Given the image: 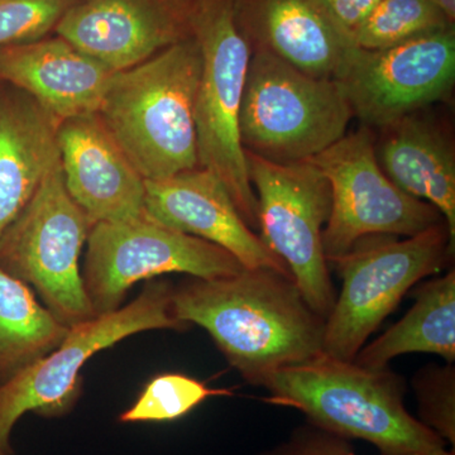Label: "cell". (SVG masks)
<instances>
[{"label":"cell","instance_id":"15","mask_svg":"<svg viewBox=\"0 0 455 455\" xmlns=\"http://www.w3.org/2000/svg\"><path fill=\"white\" fill-rule=\"evenodd\" d=\"M57 145L66 190L92 226L142 217L145 179L98 113L60 122Z\"/></svg>","mask_w":455,"mask_h":455},{"label":"cell","instance_id":"20","mask_svg":"<svg viewBox=\"0 0 455 455\" xmlns=\"http://www.w3.org/2000/svg\"><path fill=\"white\" fill-rule=\"evenodd\" d=\"M415 304L405 316L376 339L364 344L355 362L385 368L392 359L410 353H429L455 361V271L425 281L414 291Z\"/></svg>","mask_w":455,"mask_h":455},{"label":"cell","instance_id":"4","mask_svg":"<svg viewBox=\"0 0 455 455\" xmlns=\"http://www.w3.org/2000/svg\"><path fill=\"white\" fill-rule=\"evenodd\" d=\"M191 32L202 52L196 100L197 161L220 179L251 229L257 199L239 132L250 44L236 25L232 0H193Z\"/></svg>","mask_w":455,"mask_h":455},{"label":"cell","instance_id":"5","mask_svg":"<svg viewBox=\"0 0 455 455\" xmlns=\"http://www.w3.org/2000/svg\"><path fill=\"white\" fill-rule=\"evenodd\" d=\"M454 253L444 220L411 236L372 235L329 262L341 278L325 319L323 352L355 361L371 335L425 277L444 268Z\"/></svg>","mask_w":455,"mask_h":455},{"label":"cell","instance_id":"23","mask_svg":"<svg viewBox=\"0 0 455 455\" xmlns=\"http://www.w3.org/2000/svg\"><path fill=\"white\" fill-rule=\"evenodd\" d=\"M232 395L224 388L209 387L187 374L163 373L147 383L136 403L119 415V421L124 424L175 421L208 398Z\"/></svg>","mask_w":455,"mask_h":455},{"label":"cell","instance_id":"22","mask_svg":"<svg viewBox=\"0 0 455 455\" xmlns=\"http://www.w3.org/2000/svg\"><path fill=\"white\" fill-rule=\"evenodd\" d=\"M451 26L431 0H381L353 40L362 50H383Z\"/></svg>","mask_w":455,"mask_h":455},{"label":"cell","instance_id":"10","mask_svg":"<svg viewBox=\"0 0 455 455\" xmlns=\"http://www.w3.org/2000/svg\"><path fill=\"white\" fill-rule=\"evenodd\" d=\"M84 286L95 316L119 309L140 281L166 274L214 280L244 267L220 245L185 235L145 217L101 221L86 239Z\"/></svg>","mask_w":455,"mask_h":455},{"label":"cell","instance_id":"17","mask_svg":"<svg viewBox=\"0 0 455 455\" xmlns=\"http://www.w3.org/2000/svg\"><path fill=\"white\" fill-rule=\"evenodd\" d=\"M114 74L59 36L0 49V83L23 90L60 122L97 113Z\"/></svg>","mask_w":455,"mask_h":455},{"label":"cell","instance_id":"14","mask_svg":"<svg viewBox=\"0 0 455 455\" xmlns=\"http://www.w3.org/2000/svg\"><path fill=\"white\" fill-rule=\"evenodd\" d=\"M143 214L171 229L220 245L244 268L275 269L291 276L283 260L248 227L212 171L197 166L170 178L145 180Z\"/></svg>","mask_w":455,"mask_h":455},{"label":"cell","instance_id":"25","mask_svg":"<svg viewBox=\"0 0 455 455\" xmlns=\"http://www.w3.org/2000/svg\"><path fill=\"white\" fill-rule=\"evenodd\" d=\"M76 2L0 0V49L46 38Z\"/></svg>","mask_w":455,"mask_h":455},{"label":"cell","instance_id":"18","mask_svg":"<svg viewBox=\"0 0 455 455\" xmlns=\"http://www.w3.org/2000/svg\"><path fill=\"white\" fill-rule=\"evenodd\" d=\"M59 124L31 95L0 83V235L59 163Z\"/></svg>","mask_w":455,"mask_h":455},{"label":"cell","instance_id":"30","mask_svg":"<svg viewBox=\"0 0 455 455\" xmlns=\"http://www.w3.org/2000/svg\"><path fill=\"white\" fill-rule=\"evenodd\" d=\"M436 455H455V451L454 449H451V451H448V449H443V451Z\"/></svg>","mask_w":455,"mask_h":455},{"label":"cell","instance_id":"6","mask_svg":"<svg viewBox=\"0 0 455 455\" xmlns=\"http://www.w3.org/2000/svg\"><path fill=\"white\" fill-rule=\"evenodd\" d=\"M352 118L335 80L253 51L239 113L244 151L274 163H304L346 136Z\"/></svg>","mask_w":455,"mask_h":455},{"label":"cell","instance_id":"29","mask_svg":"<svg viewBox=\"0 0 455 455\" xmlns=\"http://www.w3.org/2000/svg\"><path fill=\"white\" fill-rule=\"evenodd\" d=\"M12 448L5 447L3 443H0V455H12Z\"/></svg>","mask_w":455,"mask_h":455},{"label":"cell","instance_id":"11","mask_svg":"<svg viewBox=\"0 0 455 455\" xmlns=\"http://www.w3.org/2000/svg\"><path fill=\"white\" fill-rule=\"evenodd\" d=\"M309 161L331 187L323 232L328 263L367 236H411L444 220L433 205L407 196L383 172L371 128L346 134Z\"/></svg>","mask_w":455,"mask_h":455},{"label":"cell","instance_id":"8","mask_svg":"<svg viewBox=\"0 0 455 455\" xmlns=\"http://www.w3.org/2000/svg\"><path fill=\"white\" fill-rule=\"evenodd\" d=\"M173 286L149 280L131 304L68 328L50 355L0 387V443L11 447V435L26 412L44 418L68 414L82 394L83 367L92 355L131 335L154 329L185 331L172 313Z\"/></svg>","mask_w":455,"mask_h":455},{"label":"cell","instance_id":"13","mask_svg":"<svg viewBox=\"0 0 455 455\" xmlns=\"http://www.w3.org/2000/svg\"><path fill=\"white\" fill-rule=\"evenodd\" d=\"M193 0H77L56 35L110 70H127L191 37Z\"/></svg>","mask_w":455,"mask_h":455},{"label":"cell","instance_id":"21","mask_svg":"<svg viewBox=\"0 0 455 455\" xmlns=\"http://www.w3.org/2000/svg\"><path fill=\"white\" fill-rule=\"evenodd\" d=\"M68 331L31 287L0 268V387L50 355Z\"/></svg>","mask_w":455,"mask_h":455},{"label":"cell","instance_id":"19","mask_svg":"<svg viewBox=\"0 0 455 455\" xmlns=\"http://www.w3.org/2000/svg\"><path fill=\"white\" fill-rule=\"evenodd\" d=\"M381 131L376 154L383 172L407 196L433 205L455 243V152L448 132L421 112Z\"/></svg>","mask_w":455,"mask_h":455},{"label":"cell","instance_id":"1","mask_svg":"<svg viewBox=\"0 0 455 455\" xmlns=\"http://www.w3.org/2000/svg\"><path fill=\"white\" fill-rule=\"evenodd\" d=\"M172 313L182 324L205 329L230 366L257 387L323 352L324 317L311 309L291 276L275 269L193 277L173 287Z\"/></svg>","mask_w":455,"mask_h":455},{"label":"cell","instance_id":"9","mask_svg":"<svg viewBox=\"0 0 455 455\" xmlns=\"http://www.w3.org/2000/svg\"><path fill=\"white\" fill-rule=\"evenodd\" d=\"M260 239L289 268L311 309L329 315L337 299L323 232L331 187L310 161L280 164L245 151Z\"/></svg>","mask_w":455,"mask_h":455},{"label":"cell","instance_id":"27","mask_svg":"<svg viewBox=\"0 0 455 455\" xmlns=\"http://www.w3.org/2000/svg\"><path fill=\"white\" fill-rule=\"evenodd\" d=\"M339 25L353 36L381 0H323Z\"/></svg>","mask_w":455,"mask_h":455},{"label":"cell","instance_id":"28","mask_svg":"<svg viewBox=\"0 0 455 455\" xmlns=\"http://www.w3.org/2000/svg\"><path fill=\"white\" fill-rule=\"evenodd\" d=\"M447 16L451 23L455 20V0H431Z\"/></svg>","mask_w":455,"mask_h":455},{"label":"cell","instance_id":"16","mask_svg":"<svg viewBox=\"0 0 455 455\" xmlns=\"http://www.w3.org/2000/svg\"><path fill=\"white\" fill-rule=\"evenodd\" d=\"M251 50L265 51L299 70L338 80L358 47L323 0H232Z\"/></svg>","mask_w":455,"mask_h":455},{"label":"cell","instance_id":"26","mask_svg":"<svg viewBox=\"0 0 455 455\" xmlns=\"http://www.w3.org/2000/svg\"><path fill=\"white\" fill-rule=\"evenodd\" d=\"M257 455H358L349 440L309 423L296 427L277 447Z\"/></svg>","mask_w":455,"mask_h":455},{"label":"cell","instance_id":"24","mask_svg":"<svg viewBox=\"0 0 455 455\" xmlns=\"http://www.w3.org/2000/svg\"><path fill=\"white\" fill-rule=\"evenodd\" d=\"M419 420L438 434L445 443L455 445V368L431 364L421 368L412 379Z\"/></svg>","mask_w":455,"mask_h":455},{"label":"cell","instance_id":"3","mask_svg":"<svg viewBox=\"0 0 455 455\" xmlns=\"http://www.w3.org/2000/svg\"><path fill=\"white\" fill-rule=\"evenodd\" d=\"M202 52L194 36L114 74L98 116L145 180L199 166L196 100Z\"/></svg>","mask_w":455,"mask_h":455},{"label":"cell","instance_id":"7","mask_svg":"<svg viewBox=\"0 0 455 455\" xmlns=\"http://www.w3.org/2000/svg\"><path fill=\"white\" fill-rule=\"evenodd\" d=\"M92 228L66 190L59 161L0 235V268L31 287L68 328L95 316L80 269Z\"/></svg>","mask_w":455,"mask_h":455},{"label":"cell","instance_id":"12","mask_svg":"<svg viewBox=\"0 0 455 455\" xmlns=\"http://www.w3.org/2000/svg\"><path fill=\"white\" fill-rule=\"evenodd\" d=\"M353 116L367 128L388 127L451 94L455 82L454 26L383 50L357 49L335 80Z\"/></svg>","mask_w":455,"mask_h":455},{"label":"cell","instance_id":"2","mask_svg":"<svg viewBox=\"0 0 455 455\" xmlns=\"http://www.w3.org/2000/svg\"><path fill=\"white\" fill-rule=\"evenodd\" d=\"M262 387L268 403L299 410L307 423L341 438L371 443L379 455H436L447 444L407 411L405 379L390 367L367 368L322 352L277 371Z\"/></svg>","mask_w":455,"mask_h":455}]
</instances>
